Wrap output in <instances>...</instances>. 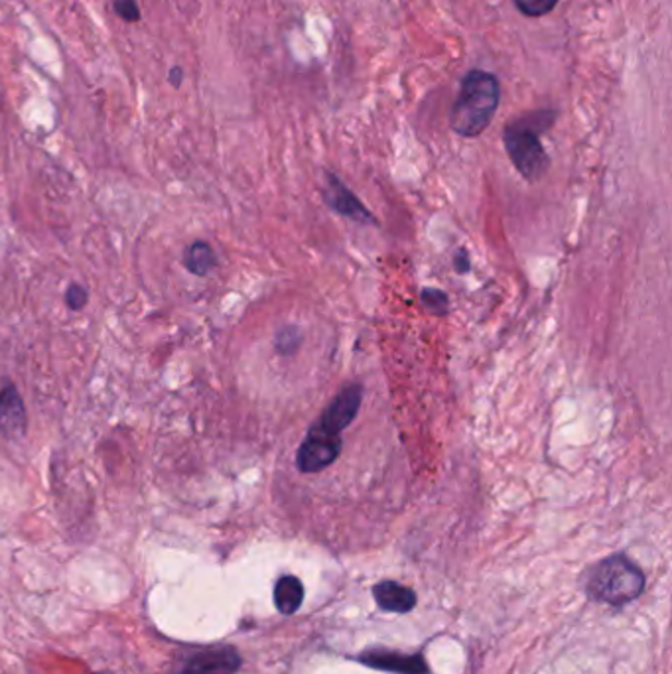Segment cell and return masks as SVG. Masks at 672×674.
<instances>
[{"mask_svg":"<svg viewBox=\"0 0 672 674\" xmlns=\"http://www.w3.org/2000/svg\"><path fill=\"white\" fill-rule=\"evenodd\" d=\"M643 588H645V576L641 568L622 554L600 562L593 568L586 586L591 600L610 605H625L637 600L641 595Z\"/></svg>","mask_w":672,"mask_h":674,"instance_id":"obj_2","label":"cell"},{"mask_svg":"<svg viewBox=\"0 0 672 674\" xmlns=\"http://www.w3.org/2000/svg\"><path fill=\"white\" fill-rule=\"evenodd\" d=\"M326 200L336 209L337 214L347 215V217H351L356 221H363V224H371L373 221V217L369 215V212L361 205L356 195L351 194L341 182H337L334 176H329Z\"/></svg>","mask_w":672,"mask_h":674,"instance_id":"obj_9","label":"cell"},{"mask_svg":"<svg viewBox=\"0 0 672 674\" xmlns=\"http://www.w3.org/2000/svg\"><path fill=\"white\" fill-rule=\"evenodd\" d=\"M112 2H115V11L121 16L122 21H141V9H139L136 0H112Z\"/></svg>","mask_w":672,"mask_h":674,"instance_id":"obj_13","label":"cell"},{"mask_svg":"<svg viewBox=\"0 0 672 674\" xmlns=\"http://www.w3.org/2000/svg\"><path fill=\"white\" fill-rule=\"evenodd\" d=\"M28 417L19 390L7 385L0 390V436L19 440L26 434Z\"/></svg>","mask_w":672,"mask_h":674,"instance_id":"obj_6","label":"cell"},{"mask_svg":"<svg viewBox=\"0 0 672 674\" xmlns=\"http://www.w3.org/2000/svg\"><path fill=\"white\" fill-rule=\"evenodd\" d=\"M87 290L82 287V285H72V287L68 288V292H65V302H68V306L72 308V310H82L85 304H87Z\"/></svg>","mask_w":672,"mask_h":674,"instance_id":"obj_14","label":"cell"},{"mask_svg":"<svg viewBox=\"0 0 672 674\" xmlns=\"http://www.w3.org/2000/svg\"><path fill=\"white\" fill-rule=\"evenodd\" d=\"M535 119L537 115H525L520 119H515L505 127L503 134L511 163L515 164L520 176L527 178L529 182H537L549 168V156L544 153L539 136L544 124L537 127Z\"/></svg>","mask_w":672,"mask_h":674,"instance_id":"obj_3","label":"cell"},{"mask_svg":"<svg viewBox=\"0 0 672 674\" xmlns=\"http://www.w3.org/2000/svg\"><path fill=\"white\" fill-rule=\"evenodd\" d=\"M170 83H172L173 87H180V83H182V70L180 68H173L172 72H170Z\"/></svg>","mask_w":672,"mask_h":674,"instance_id":"obj_15","label":"cell"},{"mask_svg":"<svg viewBox=\"0 0 672 674\" xmlns=\"http://www.w3.org/2000/svg\"><path fill=\"white\" fill-rule=\"evenodd\" d=\"M302 602H304V586L298 578L285 576L276 582L275 603L278 612L292 615L300 610Z\"/></svg>","mask_w":672,"mask_h":674,"instance_id":"obj_10","label":"cell"},{"mask_svg":"<svg viewBox=\"0 0 672 674\" xmlns=\"http://www.w3.org/2000/svg\"><path fill=\"white\" fill-rule=\"evenodd\" d=\"M215 253L212 246L204 243V241H195L194 245L185 249V266L188 270H192L194 275L204 276L214 268Z\"/></svg>","mask_w":672,"mask_h":674,"instance_id":"obj_11","label":"cell"},{"mask_svg":"<svg viewBox=\"0 0 672 674\" xmlns=\"http://www.w3.org/2000/svg\"><path fill=\"white\" fill-rule=\"evenodd\" d=\"M500 101V80L493 73L473 70L464 77L458 97L452 105L449 127L459 136H479L493 121Z\"/></svg>","mask_w":672,"mask_h":674,"instance_id":"obj_1","label":"cell"},{"mask_svg":"<svg viewBox=\"0 0 672 674\" xmlns=\"http://www.w3.org/2000/svg\"><path fill=\"white\" fill-rule=\"evenodd\" d=\"M241 669V657L233 647H212L190 654L178 674H235Z\"/></svg>","mask_w":672,"mask_h":674,"instance_id":"obj_5","label":"cell"},{"mask_svg":"<svg viewBox=\"0 0 672 674\" xmlns=\"http://www.w3.org/2000/svg\"><path fill=\"white\" fill-rule=\"evenodd\" d=\"M513 2L519 9L520 14L529 16V19L547 16L559 4V0H513Z\"/></svg>","mask_w":672,"mask_h":674,"instance_id":"obj_12","label":"cell"},{"mask_svg":"<svg viewBox=\"0 0 672 674\" xmlns=\"http://www.w3.org/2000/svg\"><path fill=\"white\" fill-rule=\"evenodd\" d=\"M361 663L373 666L379 671H388L397 674H427L428 666L420 654H403L387 649L367 651L359 657Z\"/></svg>","mask_w":672,"mask_h":674,"instance_id":"obj_7","label":"cell"},{"mask_svg":"<svg viewBox=\"0 0 672 674\" xmlns=\"http://www.w3.org/2000/svg\"><path fill=\"white\" fill-rule=\"evenodd\" d=\"M344 440L339 432L322 426L316 422L312 429L308 430L302 446L296 456V466L302 473H317L332 466L341 454Z\"/></svg>","mask_w":672,"mask_h":674,"instance_id":"obj_4","label":"cell"},{"mask_svg":"<svg viewBox=\"0 0 672 674\" xmlns=\"http://www.w3.org/2000/svg\"><path fill=\"white\" fill-rule=\"evenodd\" d=\"M379 607L385 612L407 613L417 605V593L397 582H381L373 588Z\"/></svg>","mask_w":672,"mask_h":674,"instance_id":"obj_8","label":"cell"}]
</instances>
